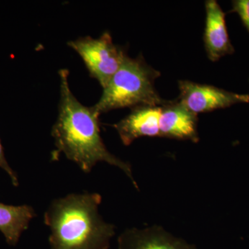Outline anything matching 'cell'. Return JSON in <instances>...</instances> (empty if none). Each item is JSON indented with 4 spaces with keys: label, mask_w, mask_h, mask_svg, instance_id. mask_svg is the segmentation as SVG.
Listing matches in <instances>:
<instances>
[{
    "label": "cell",
    "mask_w": 249,
    "mask_h": 249,
    "mask_svg": "<svg viewBox=\"0 0 249 249\" xmlns=\"http://www.w3.org/2000/svg\"><path fill=\"white\" fill-rule=\"evenodd\" d=\"M69 73L66 69L59 71L58 116L52 129L57 150L78 165L85 173H89L98 162H106L117 167L138 189L130 164L112 155L105 145L100 130L101 114L93 106L87 107L82 104L72 93L69 84Z\"/></svg>",
    "instance_id": "1"
},
{
    "label": "cell",
    "mask_w": 249,
    "mask_h": 249,
    "mask_svg": "<svg viewBox=\"0 0 249 249\" xmlns=\"http://www.w3.org/2000/svg\"><path fill=\"white\" fill-rule=\"evenodd\" d=\"M96 193H71L53 199L44 214L50 249H109L115 226L106 222Z\"/></svg>",
    "instance_id": "2"
},
{
    "label": "cell",
    "mask_w": 249,
    "mask_h": 249,
    "mask_svg": "<svg viewBox=\"0 0 249 249\" xmlns=\"http://www.w3.org/2000/svg\"><path fill=\"white\" fill-rule=\"evenodd\" d=\"M160 76V72L150 66L142 55L132 58L127 54L93 107L101 114L120 108L161 106L166 101L155 86Z\"/></svg>",
    "instance_id": "3"
},
{
    "label": "cell",
    "mask_w": 249,
    "mask_h": 249,
    "mask_svg": "<svg viewBox=\"0 0 249 249\" xmlns=\"http://www.w3.org/2000/svg\"><path fill=\"white\" fill-rule=\"evenodd\" d=\"M67 45L79 54L89 76L97 80L103 89L120 68L127 55L125 49L114 43L107 31L98 38L80 37L69 41Z\"/></svg>",
    "instance_id": "4"
},
{
    "label": "cell",
    "mask_w": 249,
    "mask_h": 249,
    "mask_svg": "<svg viewBox=\"0 0 249 249\" xmlns=\"http://www.w3.org/2000/svg\"><path fill=\"white\" fill-rule=\"evenodd\" d=\"M178 100L196 115L219 109H225L238 103H249V95L227 91L217 87L202 85L190 80L178 82Z\"/></svg>",
    "instance_id": "5"
},
{
    "label": "cell",
    "mask_w": 249,
    "mask_h": 249,
    "mask_svg": "<svg viewBox=\"0 0 249 249\" xmlns=\"http://www.w3.org/2000/svg\"><path fill=\"white\" fill-rule=\"evenodd\" d=\"M198 117L178 99L160 106V137L199 142Z\"/></svg>",
    "instance_id": "6"
},
{
    "label": "cell",
    "mask_w": 249,
    "mask_h": 249,
    "mask_svg": "<svg viewBox=\"0 0 249 249\" xmlns=\"http://www.w3.org/2000/svg\"><path fill=\"white\" fill-rule=\"evenodd\" d=\"M119 249H199L160 226L124 230L118 238Z\"/></svg>",
    "instance_id": "7"
},
{
    "label": "cell",
    "mask_w": 249,
    "mask_h": 249,
    "mask_svg": "<svg viewBox=\"0 0 249 249\" xmlns=\"http://www.w3.org/2000/svg\"><path fill=\"white\" fill-rule=\"evenodd\" d=\"M160 106H137L112 127L126 146L141 137H160Z\"/></svg>",
    "instance_id": "8"
},
{
    "label": "cell",
    "mask_w": 249,
    "mask_h": 249,
    "mask_svg": "<svg viewBox=\"0 0 249 249\" xmlns=\"http://www.w3.org/2000/svg\"><path fill=\"white\" fill-rule=\"evenodd\" d=\"M206 23L204 34L205 49L209 60L216 62L235 52L229 38L225 13L215 0L205 1Z\"/></svg>",
    "instance_id": "9"
},
{
    "label": "cell",
    "mask_w": 249,
    "mask_h": 249,
    "mask_svg": "<svg viewBox=\"0 0 249 249\" xmlns=\"http://www.w3.org/2000/svg\"><path fill=\"white\" fill-rule=\"evenodd\" d=\"M36 217L35 210L29 205L11 206L0 203V231L6 242L11 246L17 245L22 232L27 230Z\"/></svg>",
    "instance_id": "10"
},
{
    "label": "cell",
    "mask_w": 249,
    "mask_h": 249,
    "mask_svg": "<svg viewBox=\"0 0 249 249\" xmlns=\"http://www.w3.org/2000/svg\"><path fill=\"white\" fill-rule=\"evenodd\" d=\"M230 13H236L249 33V0H234Z\"/></svg>",
    "instance_id": "11"
},
{
    "label": "cell",
    "mask_w": 249,
    "mask_h": 249,
    "mask_svg": "<svg viewBox=\"0 0 249 249\" xmlns=\"http://www.w3.org/2000/svg\"><path fill=\"white\" fill-rule=\"evenodd\" d=\"M0 168L4 170L8 174L9 178H11V182H12L14 186L17 187L19 186V181H18L17 174L15 173L14 170L11 168L9 163H8L7 160H6L1 140H0Z\"/></svg>",
    "instance_id": "12"
}]
</instances>
